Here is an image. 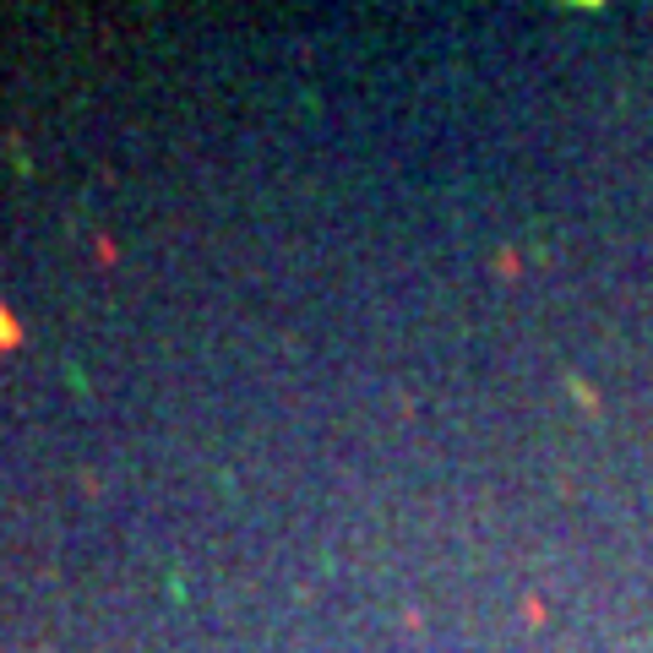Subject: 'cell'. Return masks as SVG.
<instances>
[{
    "mask_svg": "<svg viewBox=\"0 0 653 653\" xmlns=\"http://www.w3.org/2000/svg\"><path fill=\"white\" fill-rule=\"evenodd\" d=\"M17 343H23V322L0 305V349H17Z\"/></svg>",
    "mask_w": 653,
    "mask_h": 653,
    "instance_id": "cell-1",
    "label": "cell"
}]
</instances>
